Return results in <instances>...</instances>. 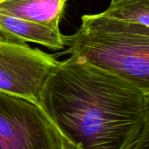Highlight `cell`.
Returning a JSON list of instances; mask_svg holds the SVG:
<instances>
[{
    "label": "cell",
    "instance_id": "cell-1",
    "mask_svg": "<svg viewBox=\"0 0 149 149\" xmlns=\"http://www.w3.org/2000/svg\"><path fill=\"white\" fill-rule=\"evenodd\" d=\"M145 94L133 82L75 56L59 61L40 106L81 149H128L141 130Z\"/></svg>",
    "mask_w": 149,
    "mask_h": 149
},
{
    "label": "cell",
    "instance_id": "cell-2",
    "mask_svg": "<svg viewBox=\"0 0 149 149\" xmlns=\"http://www.w3.org/2000/svg\"><path fill=\"white\" fill-rule=\"evenodd\" d=\"M65 53L120 76L149 93V31L103 12L82 16Z\"/></svg>",
    "mask_w": 149,
    "mask_h": 149
},
{
    "label": "cell",
    "instance_id": "cell-3",
    "mask_svg": "<svg viewBox=\"0 0 149 149\" xmlns=\"http://www.w3.org/2000/svg\"><path fill=\"white\" fill-rule=\"evenodd\" d=\"M62 135L42 107L0 92V149H62Z\"/></svg>",
    "mask_w": 149,
    "mask_h": 149
},
{
    "label": "cell",
    "instance_id": "cell-4",
    "mask_svg": "<svg viewBox=\"0 0 149 149\" xmlns=\"http://www.w3.org/2000/svg\"><path fill=\"white\" fill-rule=\"evenodd\" d=\"M58 62L39 49L0 36V92L40 105L42 90Z\"/></svg>",
    "mask_w": 149,
    "mask_h": 149
},
{
    "label": "cell",
    "instance_id": "cell-5",
    "mask_svg": "<svg viewBox=\"0 0 149 149\" xmlns=\"http://www.w3.org/2000/svg\"><path fill=\"white\" fill-rule=\"evenodd\" d=\"M0 33L3 38L17 43H35L51 50L67 47L69 36L55 29L30 20L0 12Z\"/></svg>",
    "mask_w": 149,
    "mask_h": 149
},
{
    "label": "cell",
    "instance_id": "cell-6",
    "mask_svg": "<svg viewBox=\"0 0 149 149\" xmlns=\"http://www.w3.org/2000/svg\"><path fill=\"white\" fill-rule=\"evenodd\" d=\"M67 1L4 0L0 3V12L58 29Z\"/></svg>",
    "mask_w": 149,
    "mask_h": 149
},
{
    "label": "cell",
    "instance_id": "cell-7",
    "mask_svg": "<svg viewBox=\"0 0 149 149\" xmlns=\"http://www.w3.org/2000/svg\"><path fill=\"white\" fill-rule=\"evenodd\" d=\"M105 15L149 27V0H111Z\"/></svg>",
    "mask_w": 149,
    "mask_h": 149
},
{
    "label": "cell",
    "instance_id": "cell-8",
    "mask_svg": "<svg viewBox=\"0 0 149 149\" xmlns=\"http://www.w3.org/2000/svg\"><path fill=\"white\" fill-rule=\"evenodd\" d=\"M145 94V116L137 138L128 149H149V93Z\"/></svg>",
    "mask_w": 149,
    "mask_h": 149
},
{
    "label": "cell",
    "instance_id": "cell-9",
    "mask_svg": "<svg viewBox=\"0 0 149 149\" xmlns=\"http://www.w3.org/2000/svg\"><path fill=\"white\" fill-rule=\"evenodd\" d=\"M62 135V134H61ZM62 149H81L80 148L77 147L76 145H74L73 143H72L70 141H68L67 139H65V137L62 136Z\"/></svg>",
    "mask_w": 149,
    "mask_h": 149
},
{
    "label": "cell",
    "instance_id": "cell-10",
    "mask_svg": "<svg viewBox=\"0 0 149 149\" xmlns=\"http://www.w3.org/2000/svg\"><path fill=\"white\" fill-rule=\"evenodd\" d=\"M3 1H4V0H0V3H1L2 2H3Z\"/></svg>",
    "mask_w": 149,
    "mask_h": 149
},
{
    "label": "cell",
    "instance_id": "cell-11",
    "mask_svg": "<svg viewBox=\"0 0 149 149\" xmlns=\"http://www.w3.org/2000/svg\"><path fill=\"white\" fill-rule=\"evenodd\" d=\"M146 27H147V26H146ZM147 29H148V31H149V27H147Z\"/></svg>",
    "mask_w": 149,
    "mask_h": 149
}]
</instances>
